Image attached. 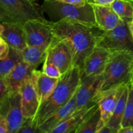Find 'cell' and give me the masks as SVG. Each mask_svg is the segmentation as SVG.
Here are the masks:
<instances>
[{
	"mask_svg": "<svg viewBox=\"0 0 133 133\" xmlns=\"http://www.w3.org/2000/svg\"><path fill=\"white\" fill-rule=\"evenodd\" d=\"M132 81H133V78H132Z\"/></svg>",
	"mask_w": 133,
	"mask_h": 133,
	"instance_id": "obj_38",
	"label": "cell"
},
{
	"mask_svg": "<svg viewBox=\"0 0 133 133\" xmlns=\"http://www.w3.org/2000/svg\"><path fill=\"white\" fill-rule=\"evenodd\" d=\"M31 1H34V2H35V1H38V0H31Z\"/></svg>",
	"mask_w": 133,
	"mask_h": 133,
	"instance_id": "obj_36",
	"label": "cell"
},
{
	"mask_svg": "<svg viewBox=\"0 0 133 133\" xmlns=\"http://www.w3.org/2000/svg\"><path fill=\"white\" fill-rule=\"evenodd\" d=\"M51 23V21L47 19H33L26 22L23 27L27 45L49 48L54 39Z\"/></svg>",
	"mask_w": 133,
	"mask_h": 133,
	"instance_id": "obj_8",
	"label": "cell"
},
{
	"mask_svg": "<svg viewBox=\"0 0 133 133\" xmlns=\"http://www.w3.org/2000/svg\"><path fill=\"white\" fill-rule=\"evenodd\" d=\"M128 84H126L125 87L123 92H122V95L119 97L118 103H117L114 113H113L110 121L107 125L112 129L114 133H118L119 130L121 129L122 118H123V114H124L125 109L127 97H128Z\"/></svg>",
	"mask_w": 133,
	"mask_h": 133,
	"instance_id": "obj_20",
	"label": "cell"
},
{
	"mask_svg": "<svg viewBox=\"0 0 133 133\" xmlns=\"http://www.w3.org/2000/svg\"><path fill=\"white\" fill-rule=\"evenodd\" d=\"M118 133H133V127H127L120 129Z\"/></svg>",
	"mask_w": 133,
	"mask_h": 133,
	"instance_id": "obj_34",
	"label": "cell"
},
{
	"mask_svg": "<svg viewBox=\"0 0 133 133\" xmlns=\"http://www.w3.org/2000/svg\"><path fill=\"white\" fill-rule=\"evenodd\" d=\"M0 133H9L6 121L2 116H0Z\"/></svg>",
	"mask_w": 133,
	"mask_h": 133,
	"instance_id": "obj_31",
	"label": "cell"
},
{
	"mask_svg": "<svg viewBox=\"0 0 133 133\" xmlns=\"http://www.w3.org/2000/svg\"><path fill=\"white\" fill-rule=\"evenodd\" d=\"M129 92L124 114L122 118L121 129L133 127V81L129 83Z\"/></svg>",
	"mask_w": 133,
	"mask_h": 133,
	"instance_id": "obj_24",
	"label": "cell"
},
{
	"mask_svg": "<svg viewBox=\"0 0 133 133\" xmlns=\"http://www.w3.org/2000/svg\"><path fill=\"white\" fill-rule=\"evenodd\" d=\"M55 37L67 39L74 51V66L82 69L86 57L97 45L103 31L96 25H90L69 19L51 23Z\"/></svg>",
	"mask_w": 133,
	"mask_h": 133,
	"instance_id": "obj_1",
	"label": "cell"
},
{
	"mask_svg": "<svg viewBox=\"0 0 133 133\" xmlns=\"http://www.w3.org/2000/svg\"><path fill=\"white\" fill-rule=\"evenodd\" d=\"M129 27H130V29H131V32H132V35L133 36V22L132 20H131L129 22Z\"/></svg>",
	"mask_w": 133,
	"mask_h": 133,
	"instance_id": "obj_35",
	"label": "cell"
},
{
	"mask_svg": "<svg viewBox=\"0 0 133 133\" xmlns=\"http://www.w3.org/2000/svg\"><path fill=\"white\" fill-rule=\"evenodd\" d=\"M102 77L99 92L128 84L133 78V53H111Z\"/></svg>",
	"mask_w": 133,
	"mask_h": 133,
	"instance_id": "obj_3",
	"label": "cell"
},
{
	"mask_svg": "<svg viewBox=\"0 0 133 133\" xmlns=\"http://www.w3.org/2000/svg\"><path fill=\"white\" fill-rule=\"evenodd\" d=\"M111 53L100 47L96 46L86 57L82 67L81 77H93L102 75Z\"/></svg>",
	"mask_w": 133,
	"mask_h": 133,
	"instance_id": "obj_11",
	"label": "cell"
},
{
	"mask_svg": "<svg viewBox=\"0 0 133 133\" xmlns=\"http://www.w3.org/2000/svg\"><path fill=\"white\" fill-rule=\"evenodd\" d=\"M46 59L53 63L63 74L74 66V51L70 42L54 36L48 48Z\"/></svg>",
	"mask_w": 133,
	"mask_h": 133,
	"instance_id": "obj_9",
	"label": "cell"
},
{
	"mask_svg": "<svg viewBox=\"0 0 133 133\" xmlns=\"http://www.w3.org/2000/svg\"><path fill=\"white\" fill-rule=\"evenodd\" d=\"M0 37L10 48L18 51H22L27 45L23 26L16 23H1Z\"/></svg>",
	"mask_w": 133,
	"mask_h": 133,
	"instance_id": "obj_14",
	"label": "cell"
},
{
	"mask_svg": "<svg viewBox=\"0 0 133 133\" xmlns=\"http://www.w3.org/2000/svg\"><path fill=\"white\" fill-rule=\"evenodd\" d=\"M82 70L79 66H73L62 74L50 96L40 103L33 123L39 126L49 116L69 102L77 90L81 80Z\"/></svg>",
	"mask_w": 133,
	"mask_h": 133,
	"instance_id": "obj_2",
	"label": "cell"
},
{
	"mask_svg": "<svg viewBox=\"0 0 133 133\" xmlns=\"http://www.w3.org/2000/svg\"><path fill=\"white\" fill-rule=\"evenodd\" d=\"M97 133H114L110 127H109L108 125H104L103 127H101L98 131Z\"/></svg>",
	"mask_w": 133,
	"mask_h": 133,
	"instance_id": "obj_33",
	"label": "cell"
},
{
	"mask_svg": "<svg viewBox=\"0 0 133 133\" xmlns=\"http://www.w3.org/2000/svg\"><path fill=\"white\" fill-rule=\"evenodd\" d=\"M22 61V51L10 48L9 55L4 59L0 60V78H5Z\"/></svg>",
	"mask_w": 133,
	"mask_h": 133,
	"instance_id": "obj_22",
	"label": "cell"
},
{
	"mask_svg": "<svg viewBox=\"0 0 133 133\" xmlns=\"http://www.w3.org/2000/svg\"><path fill=\"white\" fill-rule=\"evenodd\" d=\"M125 85L126 84L119 86L99 93L97 97V101L101 112V121L97 132L101 127L107 125L110 121L118 99L122 95Z\"/></svg>",
	"mask_w": 133,
	"mask_h": 133,
	"instance_id": "obj_12",
	"label": "cell"
},
{
	"mask_svg": "<svg viewBox=\"0 0 133 133\" xmlns=\"http://www.w3.org/2000/svg\"><path fill=\"white\" fill-rule=\"evenodd\" d=\"M35 68L22 61L18 63L14 68L3 78L7 84L10 92L18 91L27 81L31 79ZM2 79V78H1Z\"/></svg>",
	"mask_w": 133,
	"mask_h": 133,
	"instance_id": "obj_16",
	"label": "cell"
},
{
	"mask_svg": "<svg viewBox=\"0 0 133 133\" xmlns=\"http://www.w3.org/2000/svg\"><path fill=\"white\" fill-rule=\"evenodd\" d=\"M42 71L45 75L53 78H58V79H59L61 75H62L61 71L57 68V67H56L53 63L49 62L46 58H45V61L44 62Z\"/></svg>",
	"mask_w": 133,
	"mask_h": 133,
	"instance_id": "obj_26",
	"label": "cell"
},
{
	"mask_svg": "<svg viewBox=\"0 0 133 133\" xmlns=\"http://www.w3.org/2000/svg\"><path fill=\"white\" fill-rule=\"evenodd\" d=\"M132 22H133V18L132 19Z\"/></svg>",
	"mask_w": 133,
	"mask_h": 133,
	"instance_id": "obj_37",
	"label": "cell"
},
{
	"mask_svg": "<svg viewBox=\"0 0 133 133\" xmlns=\"http://www.w3.org/2000/svg\"><path fill=\"white\" fill-rule=\"evenodd\" d=\"M113 10L122 19L132 20L133 18V0H114L110 5Z\"/></svg>",
	"mask_w": 133,
	"mask_h": 133,
	"instance_id": "obj_23",
	"label": "cell"
},
{
	"mask_svg": "<svg viewBox=\"0 0 133 133\" xmlns=\"http://www.w3.org/2000/svg\"><path fill=\"white\" fill-rule=\"evenodd\" d=\"M88 1L89 3H92L97 5L109 6L114 2V0H88Z\"/></svg>",
	"mask_w": 133,
	"mask_h": 133,
	"instance_id": "obj_32",
	"label": "cell"
},
{
	"mask_svg": "<svg viewBox=\"0 0 133 133\" xmlns=\"http://www.w3.org/2000/svg\"><path fill=\"white\" fill-rule=\"evenodd\" d=\"M129 19H123L115 28L103 31L96 46L106 49L110 53L118 52L133 53V36L129 27Z\"/></svg>",
	"mask_w": 133,
	"mask_h": 133,
	"instance_id": "obj_6",
	"label": "cell"
},
{
	"mask_svg": "<svg viewBox=\"0 0 133 133\" xmlns=\"http://www.w3.org/2000/svg\"><path fill=\"white\" fill-rule=\"evenodd\" d=\"M102 80V75L93 77H81V83L75 94V111L90 108L98 104L97 97L100 92Z\"/></svg>",
	"mask_w": 133,
	"mask_h": 133,
	"instance_id": "obj_10",
	"label": "cell"
},
{
	"mask_svg": "<svg viewBox=\"0 0 133 133\" xmlns=\"http://www.w3.org/2000/svg\"><path fill=\"white\" fill-rule=\"evenodd\" d=\"M100 121L101 112L98 106L84 124L77 130L75 133H97Z\"/></svg>",
	"mask_w": 133,
	"mask_h": 133,
	"instance_id": "obj_25",
	"label": "cell"
},
{
	"mask_svg": "<svg viewBox=\"0 0 133 133\" xmlns=\"http://www.w3.org/2000/svg\"><path fill=\"white\" fill-rule=\"evenodd\" d=\"M59 79L45 75L42 71L34 70L31 81L34 86L40 103L46 99L55 88Z\"/></svg>",
	"mask_w": 133,
	"mask_h": 133,
	"instance_id": "obj_19",
	"label": "cell"
},
{
	"mask_svg": "<svg viewBox=\"0 0 133 133\" xmlns=\"http://www.w3.org/2000/svg\"><path fill=\"white\" fill-rule=\"evenodd\" d=\"M43 11L51 22L69 19L90 25H96L92 5L88 1L84 6H79L65 3L57 0H44Z\"/></svg>",
	"mask_w": 133,
	"mask_h": 133,
	"instance_id": "obj_4",
	"label": "cell"
},
{
	"mask_svg": "<svg viewBox=\"0 0 133 133\" xmlns=\"http://www.w3.org/2000/svg\"><path fill=\"white\" fill-rule=\"evenodd\" d=\"M10 49V45L0 37V60L4 59L9 55Z\"/></svg>",
	"mask_w": 133,
	"mask_h": 133,
	"instance_id": "obj_28",
	"label": "cell"
},
{
	"mask_svg": "<svg viewBox=\"0 0 133 133\" xmlns=\"http://www.w3.org/2000/svg\"><path fill=\"white\" fill-rule=\"evenodd\" d=\"M9 92H10V90L5 80L0 78V99L5 97Z\"/></svg>",
	"mask_w": 133,
	"mask_h": 133,
	"instance_id": "obj_29",
	"label": "cell"
},
{
	"mask_svg": "<svg viewBox=\"0 0 133 133\" xmlns=\"http://www.w3.org/2000/svg\"><path fill=\"white\" fill-rule=\"evenodd\" d=\"M40 130L33 123L32 118H24L23 123L18 133H37Z\"/></svg>",
	"mask_w": 133,
	"mask_h": 133,
	"instance_id": "obj_27",
	"label": "cell"
},
{
	"mask_svg": "<svg viewBox=\"0 0 133 133\" xmlns=\"http://www.w3.org/2000/svg\"><path fill=\"white\" fill-rule=\"evenodd\" d=\"M93 8L95 22L97 27L103 31L115 28L122 23L121 19L112 8L106 5H99L90 3Z\"/></svg>",
	"mask_w": 133,
	"mask_h": 133,
	"instance_id": "obj_13",
	"label": "cell"
},
{
	"mask_svg": "<svg viewBox=\"0 0 133 133\" xmlns=\"http://www.w3.org/2000/svg\"><path fill=\"white\" fill-rule=\"evenodd\" d=\"M22 97V112L24 118H32L36 116L40 102L31 79L27 81L19 89Z\"/></svg>",
	"mask_w": 133,
	"mask_h": 133,
	"instance_id": "obj_15",
	"label": "cell"
},
{
	"mask_svg": "<svg viewBox=\"0 0 133 133\" xmlns=\"http://www.w3.org/2000/svg\"><path fill=\"white\" fill-rule=\"evenodd\" d=\"M47 51L48 48L44 47L27 45L22 51L23 61L36 69L42 62L45 61L47 57Z\"/></svg>",
	"mask_w": 133,
	"mask_h": 133,
	"instance_id": "obj_21",
	"label": "cell"
},
{
	"mask_svg": "<svg viewBox=\"0 0 133 133\" xmlns=\"http://www.w3.org/2000/svg\"><path fill=\"white\" fill-rule=\"evenodd\" d=\"M42 5L31 0H0V22L23 26L29 20H45Z\"/></svg>",
	"mask_w": 133,
	"mask_h": 133,
	"instance_id": "obj_5",
	"label": "cell"
},
{
	"mask_svg": "<svg viewBox=\"0 0 133 133\" xmlns=\"http://www.w3.org/2000/svg\"><path fill=\"white\" fill-rule=\"evenodd\" d=\"M75 94L67 104L52 114L39 126L40 133H50L52 130L63 123L76 110Z\"/></svg>",
	"mask_w": 133,
	"mask_h": 133,
	"instance_id": "obj_17",
	"label": "cell"
},
{
	"mask_svg": "<svg viewBox=\"0 0 133 133\" xmlns=\"http://www.w3.org/2000/svg\"><path fill=\"white\" fill-rule=\"evenodd\" d=\"M98 106L99 105L97 104L90 108L75 111L66 120L56 127L50 133H75Z\"/></svg>",
	"mask_w": 133,
	"mask_h": 133,
	"instance_id": "obj_18",
	"label": "cell"
},
{
	"mask_svg": "<svg viewBox=\"0 0 133 133\" xmlns=\"http://www.w3.org/2000/svg\"><path fill=\"white\" fill-rule=\"evenodd\" d=\"M0 116L6 119L9 133H18L24 119L19 90L10 92L0 99Z\"/></svg>",
	"mask_w": 133,
	"mask_h": 133,
	"instance_id": "obj_7",
	"label": "cell"
},
{
	"mask_svg": "<svg viewBox=\"0 0 133 133\" xmlns=\"http://www.w3.org/2000/svg\"><path fill=\"white\" fill-rule=\"evenodd\" d=\"M65 3L70 4V5H75V6H84L88 3V0H57Z\"/></svg>",
	"mask_w": 133,
	"mask_h": 133,
	"instance_id": "obj_30",
	"label": "cell"
}]
</instances>
